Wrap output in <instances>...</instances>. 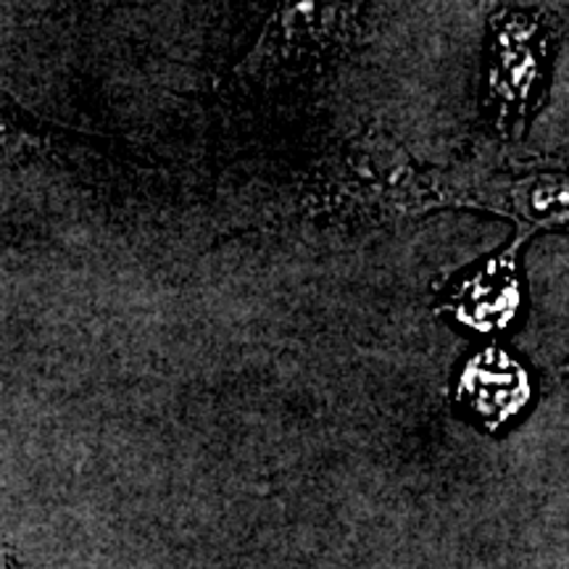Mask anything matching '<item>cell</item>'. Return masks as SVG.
I'll use <instances>...</instances> for the list:
<instances>
[{"instance_id": "cell-2", "label": "cell", "mask_w": 569, "mask_h": 569, "mask_svg": "<svg viewBox=\"0 0 569 569\" xmlns=\"http://www.w3.org/2000/svg\"><path fill=\"white\" fill-rule=\"evenodd\" d=\"M84 138L40 122L30 111L0 96V172L30 167L34 161L67 159L74 148H82Z\"/></svg>"}, {"instance_id": "cell-1", "label": "cell", "mask_w": 569, "mask_h": 569, "mask_svg": "<svg viewBox=\"0 0 569 569\" xmlns=\"http://www.w3.org/2000/svg\"><path fill=\"white\" fill-rule=\"evenodd\" d=\"M372 0H282L232 82L272 88L327 67L351 48Z\"/></svg>"}, {"instance_id": "cell-3", "label": "cell", "mask_w": 569, "mask_h": 569, "mask_svg": "<svg viewBox=\"0 0 569 569\" xmlns=\"http://www.w3.org/2000/svg\"><path fill=\"white\" fill-rule=\"evenodd\" d=\"M465 393L472 409L482 417H509L528 396V386L519 367L496 356V359L472 361L465 375Z\"/></svg>"}]
</instances>
